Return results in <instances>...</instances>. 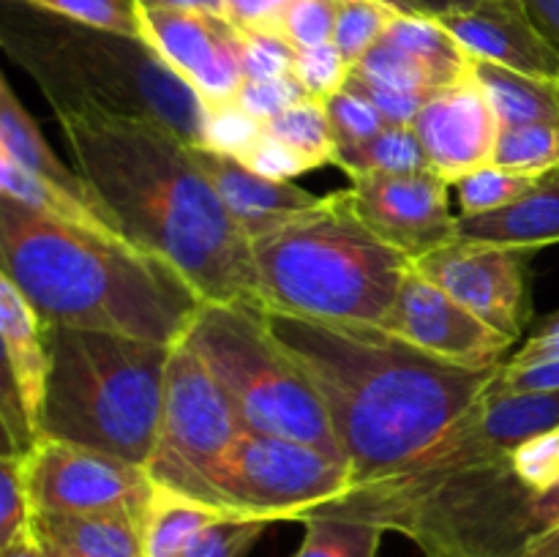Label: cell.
Segmentation results:
<instances>
[{
    "mask_svg": "<svg viewBox=\"0 0 559 557\" xmlns=\"http://www.w3.org/2000/svg\"><path fill=\"white\" fill-rule=\"evenodd\" d=\"M495 391H559V358L544 360V364L533 366H502L500 377L491 382Z\"/></svg>",
    "mask_w": 559,
    "mask_h": 557,
    "instance_id": "obj_47",
    "label": "cell"
},
{
    "mask_svg": "<svg viewBox=\"0 0 559 557\" xmlns=\"http://www.w3.org/2000/svg\"><path fill=\"white\" fill-rule=\"evenodd\" d=\"M145 42L205 104L229 102L243 85V38L222 14L200 9H142Z\"/></svg>",
    "mask_w": 559,
    "mask_h": 557,
    "instance_id": "obj_15",
    "label": "cell"
},
{
    "mask_svg": "<svg viewBox=\"0 0 559 557\" xmlns=\"http://www.w3.org/2000/svg\"><path fill=\"white\" fill-rule=\"evenodd\" d=\"M240 162L246 164L254 173L265 175L271 180H293L304 173H314L320 169V164L314 158H309L306 153L295 151L293 145H287L284 140H278L271 131H262L260 140L249 147V151L240 156Z\"/></svg>",
    "mask_w": 559,
    "mask_h": 557,
    "instance_id": "obj_43",
    "label": "cell"
},
{
    "mask_svg": "<svg viewBox=\"0 0 559 557\" xmlns=\"http://www.w3.org/2000/svg\"><path fill=\"white\" fill-rule=\"evenodd\" d=\"M530 16L559 52V0H524Z\"/></svg>",
    "mask_w": 559,
    "mask_h": 557,
    "instance_id": "obj_49",
    "label": "cell"
},
{
    "mask_svg": "<svg viewBox=\"0 0 559 557\" xmlns=\"http://www.w3.org/2000/svg\"><path fill=\"white\" fill-rule=\"evenodd\" d=\"M459 240L538 251L559 244V178L544 175L522 200L475 216H459Z\"/></svg>",
    "mask_w": 559,
    "mask_h": 557,
    "instance_id": "obj_20",
    "label": "cell"
},
{
    "mask_svg": "<svg viewBox=\"0 0 559 557\" xmlns=\"http://www.w3.org/2000/svg\"><path fill=\"white\" fill-rule=\"evenodd\" d=\"M415 3L420 5V11H424V14L442 16V14H451V11L469 9V5H475L478 0H415Z\"/></svg>",
    "mask_w": 559,
    "mask_h": 557,
    "instance_id": "obj_54",
    "label": "cell"
},
{
    "mask_svg": "<svg viewBox=\"0 0 559 557\" xmlns=\"http://www.w3.org/2000/svg\"><path fill=\"white\" fill-rule=\"evenodd\" d=\"M559 358V311L546 317L533 333L522 342V347L506 360L508 366H533L544 364V360Z\"/></svg>",
    "mask_w": 559,
    "mask_h": 557,
    "instance_id": "obj_48",
    "label": "cell"
},
{
    "mask_svg": "<svg viewBox=\"0 0 559 557\" xmlns=\"http://www.w3.org/2000/svg\"><path fill=\"white\" fill-rule=\"evenodd\" d=\"M0 336H3L5 349V380L11 382L27 420L38 435L49 380L47 325L36 315L31 300L3 273H0Z\"/></svg>",
    "mask_w": 559,
    "mask_h": 557,
    "instance_id": "obj_19",
    "label": "cell"
},
{
    "mask_svg": "<svg viewBox=\"0 0 559 557\" xmlns=\"http://www.w3.org/2000/svg\"><path fill=\"white\" fill-rule=\"evenodd\" d=\"M20 3L66 16V20L82 22V25L145 38V31H142V5L136 0H20Z\"/></svg>",
    "mask_w": 559,
    "mask_h": 557,
    "instance_id": "obj_33",
    "label": "cell"
},
{
    "mask_svg": "<svg viewBox=\"0 0 559 557\" xmlns=\"http://www.w3.org/2000/svg\"><path fill=\"white\" fill-rule=\"evenodd\" d=\"M396 14L402 11L391 9L380 0H338L333 44L349 66H358L360 58L385 36Z\"/></svg>",
    "mask_w": 559,
    "mask_h": 557,
    "instance_id": "obj_31",
    "label": "cell"
},
{
    "mask_svg": "<svg viewBox=\"0 0 559 557\" xmlns=\"http://www.w3.org/2000/svg\"><path fill=\"white\" fill-rule=\"evenodd\" d=\"M527 260L530 251L453 240L415 260V268L486 325L522 342L530 317Z\"/></svg>",
    "mask_w": 559,
    "mask_h": 557,
    "instance_id": "obj_13",
    "label": "cell"
},
{
    "mask_svg": "<svg viewBox=\"0 0 559 557\" xmlns=\"http://www.w3.org/2000/svg\"><path fill=\"white\" fill-rule=\"evenodd\" d=\"M246 80H273L295 71L298 49L276 31H240ZM243 80V82H246Z\"/></svg>",
    "mask_w": 559,
    "mask_h": 557,
    "instance_id": "obj_39",
    "label": "cell"
},
{
    "mask_svg": "<svg viewBox=\"0 0 559 557\" xmlns=\"http://www.w3.org/2000/svg\"><path fill=\"white\" fill-rule=\"evenodd\" d=\"M38 538H41V535H38ZM41 544H44V552H47V557H76V555H71V552L60 549V546L49 544V541H44V538H41Z\"/></svg>",
    "mask_w": 559,
    "mask_h": 557,
    "instance_id": "obj_56",
    "label": "cell"
},
{
    "mask_svg": "<svg viewBox=\"0 0 559 557\" xmlns=\"http://www.w3.org/2000/svg\"><path fill=\"white\" fill-rule=\"evenodd\" d=\"M349 71H353V66L344 60V55L338 52L336 44L328 42L320 44V47L298 49V60H295L293 74L311 98L325 102V98L336 96L338 91L347 87Z\"/></svg>",
    "mask_w": 559,
    "mask_h": 557,
    "instance_id": "obj_38",
    "label": "cell"
},
{
    "mask_svg": "<svg viewBox=\"0 0 559 557\" xmlns=\"http://www.w3.org/2000/svg\"><path fill=\"white\" fill-rule=\"evenodd\" d=\"M513 557H559V524L551 530H546L544 535L530 541L522 552H516Z\"/></svg>",
    "mask_w": 559,
    "mask_h": 557,
    "instance_id": "obj_52",
    "label": "cell"
},
{
    "mask_svg": "<svg viewBox=\"0 0 559 557\" xmlns=\"http://www.w3.org/2000/svg\"><path fill=\"white\" fill-rule=\"evenodd\" d=\"M328 120L333 126V134H336V145H347V142H364L371 140L374 134H380L385 129V118L366 102L360 93L338 91L336 96L325 98Z\"/></svg>",
    "mask_w": 559,
    "mask_h": 557,
    "instance_id": "obj_42",
    "label": "cell"
},
{
    "mask_svg": "<svg viewBox=\"0 0 559 557\" xmlns=\"http://www.w3.org/2000/svg\"><path fill=\"white\" fill-rule=\"evenodd\" d=\"M218 517L224 513L216 508L156 486L145 513V557H183L194 535Z\"/></svg>",
    "mask_w": 559,
    "mask_h": 557,
    "instance_id": "obj_26",
    "label": "cell"
},
{
    "mask_svg": "<svg viewBox=\"0 0 559 557\" xmlns=\"http://www.w3.org/2000/svg\"><path fill=\"white\" fill-rule=\"evenodd\" d=\"M243 429L233 402L191 344H175L162 424L145 470L153 486L213 508V473Z\"/></svg>",
    "mask_w": 559,
    "mask_h": 557,
    "instance_id": "obj_10",
    "label": "cell"
},
{
    "mask_svg": "<svg viewBox=\"0 0 559 557\" xmlns=\"http://www.w3.org/2000/svg\"><path fill=\"white\" fill-rule=\"evenodd\" d=\"M142 9H200L213 11V14H224L227 0H136Z\"/></svg>",
    "mask_w": 559,
    "mask_h": 557,
    "instance_id": "obj_51",
    "label": "cell"
},
{
    "mask_svg": "<svg viewBox=\"0 0 559 557\" xmlns=\"http://www.w3.org/2000/svg\"><path fill=\"white\" fill-rule=\"evenodd\" d=\"M265 311V309H262ZM273 336L320 393L353 489L435 446L500 377L502 366H459L385 325L265 311Z\"/></svg>",
    "mask_w": 559,
    "mask_h": 557,
    "instance_id": "obj_3",
    "label": "cell"
},
{
    "mask_svg": "<svg viewBox=\"0 0 559 557\" xmlns=\"http://www.w3.org/2000/svg\"><path fill=\"white\" fill-rule=\"evenodd\" d=\"M186 342L233 402L246 431L311 442L342 457L320 393L251 304H202Z\"/></svg>",
    "mask_w": 559,
    "mask_h": 557,
    "instance_id": "obj_8",
    "label": "cell"
},
{
    "mask_svg": "<svg viewBox=\"0 0 559 557\" xmlns=\"http://www.w3.org/2000/svg\"><path fill=\"white\" fill-rule=\"evenodd\" d=\"M0 557H47V552H44L41 538H38V533L31 524V528L22 535H16L11 544L0 546Z\"/></svg>",
    "mask_w": 559,
    "mask_h": 557,
    "instance_id": "obj_50",
    "label": "cell"
},
{
    "mask_svg": "<svg viewBox=\"0 0 559 557\" xmlns=\"http://www.w3.org/2000/svg\"><path fill=\"white\" fill-rule=\"evenodd\" d=\"M306 535L295 557H377L385 530L374 522L333 513H309Z\"/></svg>",
    "mask_w": 559,
    "mask_h": 557,
    "instance_id": "obj_28",
    "label": "cell"
},
{
    "mask_svg": "<svg viewBox=\"0 0 559 557\" xmlns=\"http://www.w3.org/2000/svg\"><path fill=\"white\" fill-rule=\"evenodd\" d=\"M559 426V391H489L404 467L355 486L311 513L396 530L426 557H513L540 535V495L522 484L513 451Z\"/></svg>",
    "mask_w": 559,
    "mask_h": 557,
    "instance_id": "obj_1",
    "label": "cell"
},
{
    "mask_svg": "<svg viewBox=\"0 0 559 557\" xmlns=\"http://www.w3.org/2000/svg\"><path fill=\"white\" fill-rule=\"evenodd\" d=\"M380 3L391 5V9L402 11V14H424V11H420V5L415 3V0H380Z\"/></svg>",
    "mask_w": 559,
    "mask_h": 557,
    "instance_id": "obj_55",
    "label": "cell"
},
{
    "mask_svg": "<svg viewBox=\"0 0 559 557\" xmlns=\"http://www.w3.org/2000/svg\"><path fill=\"white\" fill-rule=\"evenodd\" d=\"M538 524H540V535H544L546 530L555 528V524H559V484L555 486V489L546 491V495H540Z\"/></svg>",
    "mask_w": 559,
    "mask_h": 557,
    "instance_id": "obj_53",
    "label": "cell"
},
{
    "mask_svg": "<svg viewBox=\"0 0 559 557\" xmlns=\"http://www.w3.org/2000/svg\"><path fill=\"white\" fill-rule=\"evenodd\" d=\"M437 20L473 58L559 80V52L535 25L524 0H478Z\"/></svg>",
    "mask_w": 559,
    "mask_h": 557,
    "instance_id": "obj_17",
    "label": "cell"
},
{
    "mask_svg": "<svg viewBox=\"0 0 559 557\" xmlns=\"http://www.w3.org/2000/svg\"><path fill=\"white\" fill-rule=\"evenodd\" d=\"M555 175H557V178H559V169H555Z\"/></svg>",
    "mask_w": 559,
    "mask_h": 557,
    "instance_id": "obj_57",
    "label": "cell"
},
{
    "mask_svg": "<svg viewBox=\"0 0 559 557\" xmlns=\"http://www.w3.org/2000/svg\"><path fill=\"white\" fill-rule=\"evenodd\" d=\"M74 169L140 249L178 268L205 304L262 309L251 240L194 156L151 120L93 107H55Z\"/></svg>",
    "mask_w": 559,
    "mask_h": 557,
    "instance_id": "obj_2",
    "label": "cell"
},
{
    "mask_svg": "<svg viewBox=\"0 0 559 557\" xmlns=\"http://www.w3.org/2000/svg\"><path fill=\"white\" fill-rule=\"evenodd\" d=\"M265 131V123L246 112L238 104V98L229 102L207 104V120H205V145L216 153H227V156L240 158Z\"/></svg>",
    "mask_w": 559,
    "mask_h": 557,
    "instance_id": "obj_36",
    "label": "cell"
},
{
    "mask_svg": "<svg viewBox=\"0 0 559 557\" xmlns=\"http://www.w3.org/2000/svg\"><path fill=\"white\" fill-rule=\"evenodd\" d=\"M353 489L344 459L311 442L240 431L213 473V508L265 522H304Z\"/></svg>",
    "mask_w": 559,
    "mask_h": 557,
    "instance_id": "obj_9",
    "label": "cell"
},
{
    "mask_svg": "<svg viewBox=\"0 0 559 557\" xmlns=\"http://www.w3.org/2000/svg\"><path fill=\"white\" fill-rule=\"evenodd\" d=\"M336 14L338 0H295L284 14L278 31L295 49L320 47V44L333 42Z\"/></svg>",
    "mask_w": 559,
    "mask_h": 557,
    "instance_id": "obj_41",
    "label": "cell"
},
{
    "mask_svg": "<svg viewBox=\"0 0 559 557\" xmlns=\"http://www.w3.org/2000/svg\"><path fill=\"white\" fill-rule=\"evenodd\" d=\"M0 273L44 325L180 344L202 295L162 257L126 235L80 227L0 194Z\"/></svg>",
    "mask_w": 559,
    "mask_h": 557,
    "instance_id": "obj_4",
    "label": "cell"
},
{
    "mask_svg": "<svg viewBox=\"0 0 559 557\" xmlns=\"http://www.w3.org/2000/svg\"><path fill=\"white\" fill-rule=\"evenodd\" d=\"M349 91L360 93L377 112L385 118L388 126H413L418 112L424 109L426 98L431 96L435 91L429 93H413V91H396V87L380 85V82L369 80V76L358 74V71H349L347 80Z\"/></svg>",
    "mask_w": 559,
    "mask_h": 557,
    "instance_id": "obj_44",
    "label": "cell"
},
{
    "mask_svg": "<svg viewBox=\"0 0 559 557\" xmlns=\"http://www.w3.org/2000/svg\"><path fill=\"white\" fill-rule=\"evenodd\" d=\"M473 80L489 98L500 129L559 123V80L522 74L478 58H473Z\"/></svg>",
    "mask_w": 559,
    "mask_h": 557,
    "instance_id": "obj_23",
    "label": "cell"
},
{
    "mask_svg": "<svg viewBox=\"0 0 559 557\" xmlns=\"http://www.w3.org/2000/svg\"><path fill=\"white\" fill-rule=\"evenodd\" d=\"M0 153L14 158L22 169H27L36 178L63 189L66 194H74L87 202H98L93 197L91 186L82 180V175L74 167H66L58 158V153L49 147L36 118L22 107V102L16 98L14 87H11L5 76H0Z\"/></svg>",
    "mask_w": 559,
    "mask_h": 557,
    "instance_id": "obj_22",
    "label": "cell"
},
{
    "mask_svg": "<svg viewBox=\"0 0 559 557\" xmlns=\"http://www.w3.org/2000/svg\"><path fill=\"white\" fill-rule=\"evenodd\" d=\"M309 93L304 91L295 74L287 76H273V80H246L238 91V104L251 112L254 118H260L262 123H267L271 118L282 115L284 109H289L293 104L304 102Z\"/></svg>",
    "mask_w": 559,
    "mask_h": 557,
    "instance_id": "obj_45",
    "label": "cell"
},
{
    "mask_svg": "<svg viewBox=\"0 0 559 557\" xmlns=\"http://www.w3.org/2000/svg\"><path fill=\"white\" fill-rule=\"evenodd\" d=\"M385 328L424 353L473 369L506 364L513 344H519L516 339L486 325L415 265L404 276Z\"/></svg>",
    "mask_w": 559,
    "mask_h": 557,
    "instance_id": "obj_14",
    "label": "cell"
},
{
    "mask_svg": "<svg viewBox=\"0 0 559 557\" xmlns=\"http://www.w3.org/2000/svg\"><path fill=\"white\" fill-rule=\"evenodd\" d=\"M262 309L385 325L415 262L371 233L347 189L251 240Z\"/></svg>",
    "mask_w": 559,
    "mask_h": 557,
    "instance_id": "obj_6",
    "label": "cell"
},
{
    "mask_svg": "<svg viewBox=\"0 0 559 557\" xmlns=\"http://www.w3.org/2000/svg\"><path fill=\"white\" fill-rule=\"evenodd\" d=\"M413 129L424 142L431 169L451 186L489 167L500 134L495 109L473 76L431 93Z\"/></svg>",
    "mask_w": 559,
    "mask_h": 557,
    "instance_id": "obj_16",
    "label": "cell"
},
{
    "mask_svg": "<svg viewBox=\"0 0 559 557\" xmlns=\"http://www.w3.org/2000/svg\"><path fill=\"white\" fill-rule=\"evenodd\" d=\"M0 194L11 197L20 205L33 208L38 213H47V216L60 218V222L80 224V227L91 229H104V233H118V224L115 218L104 211L98 202L80 200L74 194H66L58 186L47 183V180L36 178L27 169H22L14 158H9L5 153H0Z\"/></svg>",
    "mask_w": 559,
    "mask_h": 557,
    "instance_id": "obj_25",
    "label": "cell"
},
{
    "mask_svg": "<svg viewBox=\"0 0 559 557\" xmlns=\"http://www.w3.org/2000/svg\"><path fill=\"white\" fill-rule=\"evenodd\" d=\"M295 0H227L224 14L238 31H276L282 33L284 14ZM284 36V33H282Z\"/></svg>",
    "mask_w": 559,
    "mask_h": 557,
    "instance_id": "obj_46",
    "label": "cell"
},
{
    "mask_svg": "<svg viewBox=\"0 0 559 557\" xmlns=\"http://www.w3.org/2000/svg\"><path fill=\"white\" fill-rule=\"evenodd\" d=\"M194 156L249 240L273 233L320 202V197L300 189L293 180L265 178L227 153L194 145Z\"/></svg>",
    "mask_w": 559,
    "mask_h": 557,
    "instance_id": "obj_18",
    "label": "cell"
},
{
    "mask_svg": "<svg viewBox=\"0 0 559 557\" xmlns=\"http://www.w3.org/2000/svg\"><path fill=\"white\" fill-rule=\"evenodd\" d=\"M333 164L349 178L358 173H420V169H431L424 142L415 134L413 126H385L371 140L336 145Z\"/></svg>",
    "mask_w": 559,
    "mask_h": 557,
    "instance_id": "obj_27",
    "label": "cell"
},
{
    "mask_svg": "<svg viewBox=\"0 0 559 557\" xmlns=\"http://www.w3.org/2000/svg\"><path fill=\"white\" fill-rule=\"evenodd\" d=\"M513 467L522 484L535 495H546L559 484V426L533 435L513 451Z\"/></svg>",
    "mask_w": 559,
    "mask_h": 557,
    "instance_id": "obj_40",
    "label": "cell"
},
{
    "mask_svg": "<svg viewBox=\"0 0 559 557\" xmlns=\"http://www.w3.org/2000/svg\"><path fill=\"white\" fill-rule=\"evenodd\" d=\"M538 180L540 178L508 173L495 164L475 169L453 183L459 191V216H475V213H489L511 205V202L522 200Z\"/></svg>",
    "mask_w": 559,
    "mask_h": 557,
    "instance_id": "obj_32",
    "label": "cell"
},
{
    "mask_svg": "<svg viewBox=\"0 0 559 557\" xmlns=\"http://www.w3.org/2000/svg\"><path fill=\"white\" fill-rule=\"evenodd\" d=\"M265 129L271 134H276L278 140L287 142V145H293L295 151L314 158L320 167L333 164V156H336V134H333V126L328 120L325 102H320V98L306 96L304 102L293 104L282 115L267 120Z\"/></svg>",
    "mask_w": 559,
    "mask_h": 557,
    "instance_id": "obj_30",
    "label": "cell"
},
{
    "mask_svg": "<svg viewBox=\"0 0 559 557\" xmlns=\"http://www.w3.org/2000/svg\"><path fill=\"white\" fill-rule=\"evenodd\" d=\"M0 47L52 109L93 107L151 120L189 145H205V98L145 38L0 0Z\"/></svg>",
    "mask_w": 559,
    "mask_h": 557,
    "instance_id": "obj_5",
    "label": "cell"
},
{
    "mask_svg": "<svg viewBox=\"0 0 559 557\" xmlns=\"http://www.w3.org/2000/svg\"><path fill=\"white\" fill-rule=\"evenodd\" d=\"M491 164L527 178L555 173L559 169V123L506 126L497 134Z\"/></svg>",
    "mask_w": 559,
    "mask_h": 557,
    "instance_id": "obj_29",
    "label": "cell"
},
{
    "mask_svg": "<svg viewBox=\"0 0 559 557\" xmlns=\"http://www.w3.org/2000/svg\"><path fill=\"white\" fill-rule=\"evenodd\" d=\"M49 380L38 435L145 467L158 437L175 344L47 325Z\"/></svg>",
    "mask_w": 559,
    "mask_h": 557,
    "instance_id": "obj_7",
    "label": "cell"
},
{
    "mask_svg": "<svg viewBox=\"0 0 559 557\" xmlns=\"http://www.w3.org/2000/svg\"><path fill=\"white\" fill-rule=\"evenodd\" d=\"M27 486L33 513L120 511L145 517L156 491L142 464L47 437L27 451Z\"/></svg>",
    "mask_w": 559,
    "mask_h": 557,
    "instance_id": "obj_11",
    "label": "cell"
},
{
    "mask_svg": "<svg viewBox=\"0 0 559 557\" xmlns=\"http://www.w3.org/2000/svg\"><path fill=\"white\" fill-rule=\"evenodd\" d=\"M353 69L358 71V74L369 76V80L380 82V85L396 87V91H435L424 66H420L413 55H407L404 49H399L396 44L388 42L385 36H382L380 42L360 58V63L353 66Z\"/></svg>",
    "mask_w": 559,
    "mask_h": 557,
    "instance_id": "obj_37",
    "label": "cell"
},
{
    "mask_svg": "<svg viewBox=\"0 0 559 557\" xmlns=\"http://www.w3.org/2000/svg\"><path fill=\"white\" fill-rule=\"evenodd\" d=\"M33 524V500L27 486V453L0 457V546Z\"/></svg>",
    "mask_w": 559,
    "mask_h": 557,
    "instance_id": "obj_34",
    "label": "cell"
},
{
    "mask_svg": "<svg viewBox=\"0 0 559 557\" xmlns=\"http://www.w3.org/2000/svg\"><path fill=\"white\" fill-rule=\"evenodd\" d=\"M33 530L76 557H145V517L136 513H33Z\"/></svg>",
    "mask_w": 559,
    "mask_h": 557,
    "instance_id": "obj_21",
    "label": "cell"
},
{
    "mask_svg": "<svg viewBox=\"0 0 559 557\" xmlns=\"http://www.w3.org/2000/svg\"><path fill=\"white\" fill-rule=\"evenodd\" d=\"M448 189L451 183L435 169L358 173L349 178L347 197L371 233L415 262L459 240Z\"/></svg>",
    "mask_w": 559,
    "mask_h": 557,
    "instance_id": "obj_12",
    "label": "cell"
},
{
    "mask_svg": "<svg viewBox=\"0 0 559 557\" xmlns=\"http://www.w3.org/2000/svg\"><path fill=\"white\" fill-rule=\"evenodd\" d=\"M267 524L271 522L265 519L224 513L194 535L183 557H246L251 546L262 538Z\"/></svg>",
    "mask_w": 559,
    "mask_h": 557,
    "instance_id": "obj_35",
    "label": "cell"
},
{
    "mask_svg": "<svg viewBox=\"0 0 559 557\" xmlns=\"http://www.w3.org/2000/svg\"><path fill=\"white\" fill-rule=\"evenodd\" d=\"M385 38L424 66L435 91L473 76V55L451 36V31L437 16L396 14Z\"/></svg>",
    "mask_w": 559,
    "mask_h": 557,
    "instance_id": "obj_24",
    "label": "cell"
}]
</instances>
